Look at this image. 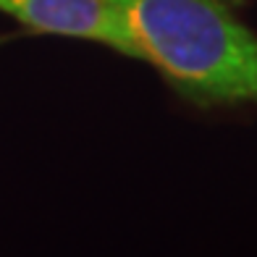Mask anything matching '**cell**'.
I'll use <instances>...</instances> for the list:
<instances>
[{
    "label": "cell",
    "instance_id": "cell-1",
    "mask_svg": "<svg viewBox=\"0 0 257 257\" xmlns=\"http://www.w3.org/2000/svg\"><path fill=\"white\" fill-rule=\"evenodd\" d=\"M139 45L197 100L257 102V34L228 0H113Z\"/></svg>",
    "mask_w": 257,
    "mask_h": 257
},
{
    "label": "cell",
    "instance_id": "cell-2",
    "mask_svg": "<svg viewBox=\"0 0 257 257\" xmlns=\"http://www.w3.org/2000/svg\"><path fill=\"white\" fill-rule=\"evenodd\" d=\"M0 11L32 32L102 42L142 61L126 16L113 0H0Z\"/></svg>",
    "mask_w": 257,
    "mask_h": 257
}]
</instances>
